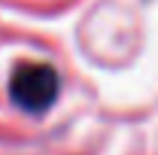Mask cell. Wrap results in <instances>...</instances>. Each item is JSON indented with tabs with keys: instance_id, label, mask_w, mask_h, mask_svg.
Returning <instances> with one entry per match:
<instances>
[{
	"instance_id": "6da1fadb",
	"label": "cell",
	"mask_w": 158,
	"mask_h": 155,
	"mask_svg": "<svg viewBox=\"0 0 158 155\" xmlns=\"http://www.w3.org/2000/svg\"><path fill=\"white\" fill-rule=\"evenodd\" d=\"M9 94L27 113H46L58 97V73L46 64H21L12 73Z\"/></svg>"
}]
</instances>
